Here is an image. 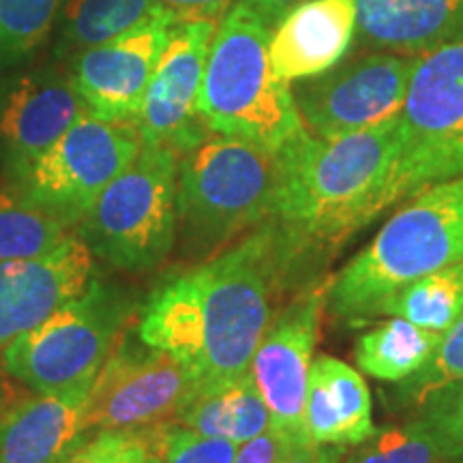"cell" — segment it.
<instances>
[{
	"mask_svg": "<svg viewBox=\"0 0 463 463\" xmlns=\"http://www.w3.org/2000/svg\"><path fill=\"white\" fill-rule=\"evenodd\" d=\"M289 258L275 225L253 232L161 283L142 309L137 335L170 352L198 384L241 378L273 320L275 283Z\"/></svg>",
	"mask_w": 463,
	"mask_h": 463,
	"instance_id": "6da1fadb",
	"label": "cell"
},
{
	"mask_svg": "<svg viewBox=\"0 0 463 463\" xmlns=\"http://www.w3.org/2000/svg\"><path fill=\"white\" fill-rule=\"evenodd\" d=\"M399 146L395 116L339 137H316L305 129L277 150L275 219L289 256L307 245H339L386 211Z\"/></svg>",
	"mask_w": 463,
	"mask_h": 463,
	"instance_id": "7a4b0ae2",
	"label": "cell"
},
{
	"mask_svg": "<svg viewBox=\"0 0 463 463\" xmlns=\"http://www.w3.org/2000/svg\"><path fill=\"white\" fill-rule=\"evenodd\" d=\"M463 260V176L425 187L328 286L333 316L364 322L392 294Z\"/></svg>",
	"mask_w": 463,
	"mask_h": 463,
	"instance_id": "3957f363",
	"label": "cell"
},
{
	"mask_svg": "<svg viewBox=\"0 0 463 463\" xmlns=\"http://www.w3.org/2000/svg\"><path fill=\"white\" fill-rule=\"evenodd\" d=\"M269 15L242 0L219 22L198 109L211 133L279 150L305 131L289 84L273 73Z\"/></svg>",
	"mask_w": 463,
	"mask_h": 463,
	"instance_id": "277c9868",
	"label": "cell"
},
{
	"mask_svg": "<svg viewBox=\"0 0 463 463\" xmlns=\"http://www.w3.org/2000/svg\"><path fill=\"white\" fill-rule=\"evenodd\" d=\"M277 194V150L256 142L211 133L178 159V222L200 251L275 219Z\"/></svg>",
	"mask_w": 463,
	"mask_h": 463,
	"instance_id": "5b68a950",
	"label": "cell"
},
{
	"mask_svg": "<svg viewBox=\"0 0 463 463\" xmlns=\"http://www.w3.org/2000/svg\"><path fill=\"white\" fill-rule=\"evenodd\" d=\"M178 159L170 146L142 142L140 153L82 217V241L116 269L148 270L176 236Z\"/></svg>",
	"mask_w": 463,
	"mask_h": 463,
	"instance_id": "8992f818",
	"label": "cell"
},
{
	"mask_svg": "<svg viewBox=\"0 0 463 463\" xmlns=\"http://www.w3.org/2000/svg\"><path fill=\"white\" fill-rule=\"evenodd\" d=\"M399 136L389 206L463 176V42L416 56Z\"/></svg>",
	"mask_w": 463,
	"mask_h": 463,
	"instance_id": "52a82bcc",
	"label": "cell"
},
{
	"mask_svg": "<svg viewBox=\"0 0 463 463\" xmlns=\"http://www.w3.org/2000/svg\"><path fill=\"white\" fill-rule=\"evenodd\" d=\"M120 305L99 281L3 350L9 373L42 395H89L112 350Z\"/></svg>",
	"mask_w": 463,
	"mask_h": 463,
	"instance_id": "ba28073f",
	"label": "cell"
},
{
	"mask_svg": "<svg viewBox=\"0 0 463 463\" xmlns=\"http://www.w3.org/2000/svg\"><path fill=\"white\" fill-rule=\"evenodd\" d=\"M140 148L136 118H103L89 112L42 157L20 170L22 194L69 225L80 223Z\"/></svg>",
	"mask_w": 463,
	"mask_h": 463,
	"instance_id": "9c48e42d",
	"label": "cell"
},
{
	"mask_svg": "<svg viewBox=\"0 0 463 463\" xmlns=\"http://www.w3.org/2000/svg\"><path fill=\"white\" fill-rule=\"evenodd\" d=\"M198 380L170 352L125 337L112 345L84 402V430L136 431L176 416Z\"/></svg>",
	"mask_w": 463,
	"mask_h": 463,
	"instance_id": "30bf717a",
	"label": "cell"
},
{
	"mask_svg": "<svg viewBox=\"0 0 463 463\" xmlns=\"http://www.w3.org/2000/svg\"><path fill=\"white\" fill-rule=\"evenodd\" d=\"M416 56L369 54L335 65L292 89L300 120L316 137L372 129L402 114Z\"/></svg>",
	"mask_w": 463,
	"mask_h": 463,
	"instance_id": "8fae6325",
	"label": "cell"
},
{
	"mask_svg": "<svg viewBox=\"0 0 463 463\" xmlns=\"http://www.w3.org/2000/svg\"><path fill=\"white\" fill-rule=\"evenodd\" d=\"M328 286L331 281L317 283L273 316L249 367L270 412V430L288 444L311 442L305 431V397Z\"/></svg>",
	"mask_w": 463,
	"mask_h": 463,
	"instance_id": "7c38bea8",
	"label": "cell"
},
{
	"mask_svg": "<svg viewBox=\"0 0 463 463\" xmlns=\"http://www.w3.org/2000/svg\"><path fill=\"white\" fill-rule=\"evenodd\" d=\"M217 26L219 22H189L170 28L136 118L142 142L161 144L184 155L211 136L198 101Z\"/></svg>",
	"mask_w": 463,
	"mask_h": 463,
	"instance_id": "4fadbf2b",
	"label": "cell"
},
{
	"mask_svg": "<svg viewBox=\"0 0 463 463\" xmlns=\"http://www.w3.org/2000/svg\"><path fill=\"white\" fill-rule=\"evenodd\" d=\"M92 275L90 247L75 234L45 256L0 262V352L82 297Z\"/></svg>",
	"mask_w": 463,
	"mask_h": 463,
	"instance_id": "5bb4252c",
	"label": "cell"
},
{
	"mask_svg": "<svg viewBox=\"0 0 463 463\" xmlns=\"http://www.w3.org/2000/svg\"><path fill=\"white\" fill-rule=\"evenodd\" d=\"M170 28L167 20H155L140 31L80 54L71 82L92 114L137 118Z\"/></svg>",
	"mask_w": 463,
	"mask_h": 463,
	"instance_id": "9a60e30c",
	"label": "cell"
},
{
	"mask_svg": "<svg viewBox=\"0 0 463 463\" xmlns=\"http://www.w3.org/2000/svg\"><path fill=\"white\" fill-rule=\"evenodd\" d=\"M356 34V0H307L283 14L270 31L269 58L281 82L316 78L350 50Z\"/></svg>",
	"mask_w": 463,
	"mask_h": 463,
	"instance_id": "2e32d148",
	"label": "cell"
},
{
	"mask_svg": "<svg viewBox=\"0 0 463 463\" xmlns=\"http://www.w3.org/2000/svg\"><path fill=\"white\" fill-rule=\"evenodd\" d=\"M356 31L373 48L427 54L463 42V0H356Z\"/></svg>",
	"mask_w": 463,
	"mask_h": 463,
	"instance_id": "e0dca14e",
	"label": "cell"
},
{
	"mask_svg": "<svg viewBox=\"0 0 463 463\" xmlns=\"http://www.w3.org/2000/svg\"><path fill=\"white\" fill-rule=\"evenodd\" d=\"M89 112L73 82L24 80L5 101L0 137L15 157L17 170H24Z\"/></svg>",
	"mask_w": 463,
	"mask_h": 463,
	"instance_id": "ac0fdd59",
	"label": "cell"
},
{
	"mask_svg": "<svg viewBox=\"0 0 463 463\" xmlns=\"http://www.w3.org/2000/svg\"><path fill=\"white\" fill-rule=\"evenodd\" d=\"M305 431L316 444L354 447L375 431L372 392L354 367L333 356H316L305 397Z\"/></svg>",
	"mask_w": 463,
	"mask_h": 463,
	"instance_id": "d6986e66",
	"label": "cell"
},
{
	"mask_svg": "<svg viewBox=\"0 0 463 463\" xmlns=\"http://www.w3.org/2000/svg\"><path fill=\"white\" fill-rule=\"evenodd\" d=\"M86 395H42L0 416V463H62L86 442Z\"/></svg>",
	"mask_w": 463,
	"mask_h": 463,
	"instance_id": "ffe728a7",
	"label": "cell"
},
{
	"mask_svg": "<svg viewBox=\"0 0 463 463\" xmlns=\"http://www.w3.org/2000/svg\"><path fill=\"white\" fill-rule=\"evenodd\" d=\"M174 420L211 438L245 444L270 430V412L251 372L222 384H198Z\"/></svg>",
	"mask_w": 463,
	"mask_h": 463,
	"instance_id": "44dd1931",
	"label": "cell"
},
{
	"mask_svg": "<svg viewBox=\"0 0 463 463\" xmlns=\"http://www.w3.org/2000/svg\"><path fill=\"white\" fill-rule=\"evenodd\" d=\"M442 333L422 328L403 317H389L361 335L356 341L354 361L363 373L399 384L425 367Z\"/></svg>",
	"mask_w": 463,
	"mask_h": 463,
	"instance_id": "7402d4cb",
	"label": "cell"
},
{
	"mask_svg": "<svg viewBox=\"0 0 463 463\" xmlns=\"http://www.w3.org/2000/svg\"><path fill=\"white\" fill-rule=\"evenodd\" d=\"M378 314L444 333L463 316V260L399 289Z\"/></svg>",
	"mask_w": 463,
	"mask_h": 463,
	"instance_id": "603a6c76",
	"label": "cell"
},
{
	"mask_svg": "<svg viewBox=\"0 0 463 463\" xmlns=\"http://www.w3.org/2000/svg\"><path fill=\"white\" fill-rule=\"evenodd\" d=\"M69 236L65 219L24 194L0 191V262L45 256Z\"/></svg>",
	"mask_w": 463,
	"mask_h": 463,
	"instance_id": "cb8c5ba5",
	"label": "cell"
},
{
	"mask_svg": "<svg viewBox=\"0 0 463 463\" xmlns=\"http://www.w3.org/2000/svg\"><path fill=\"white\" fill-rule=\"evenodd\" d=\"M164 20L153 0H69L65 9V39L69 48L90 50L150 22Z\"/></svg>",
	"mask_w": 463,
	"mask_h": 463,
	"instance_id": "d4e9b609",
	"label": "cell"
},
{
	"mask_svg": "<svg viewBox=\"0 0 463 463\" xmlns=\"http://www.w3.org/2000/svg\"><path fill=\"white\" fill-rule=\"evenodd\" d=\"M344 463H449V459L431 431L416 419L375 430L361 444H354Z\"/></svg>",
	"mask_w": 463,
	"mask_h": 463,
	"instance_id": "484cf974",
	"label": "cell"
},
{
	"mask_svg": "<svg viewBox=\"0 0 463 463\" xmlns=\"http://www.w3.org/2000/svg\"><path fill=\"white\" fill-rule=\"evenodd\" d=\"M61 0H0V67L31 56L48 37Z\"/></svg>",
	"mask_w": 463,
	"mask_h": 463,
	"instance_id": "4316f807",
	"label": "cell"
},
{
	"mask_svg": "<svg viewBox=\"0 0 463 463\" xmlns=\"http://www.w3.org/2000/svg\"><path fill=\"white\" fill-rule=\"evenodd\" d=\"M148 453L157 455L164 463H234L239 444L225 438H211L181 422H159L146 427Z\"/></svg>",
	"mask_w": 463,
	"mask_h": 463,
	"instance_id": "83f0119b",
	"label": "cell"
},
{
	"mask_svg": "<svg viewBox=\"0 0 463 463\" xmlns=\"http://www.w3.org/2000/svg\"><path fill=\"white\" fill-rule=\"evenodd\" d=\"M455 382H463V316L442 333V339L425 367L412 378L399 382L402 384L399 399L419 408L431 392Z\"/></svg>",
	"mask_w": 463,
	"mask_h": 463,
	"instance_id": "f1b7e54d",
	"label": "cell"
},
{
	"mask_svg": "<svg viewBox=\"0 0 463 463\" xmlns=\"http://www.w3.org/2000/svg\"><path fill=\"white\" fill-rule=\"evenodd\" d=\"M419 408V420L436 438L449 463H463V382L431 392Z\"/></svg>",
	"mask_w": 463,
	"mask_h": 463,
	"instance_id": "f546056e",
	"label": "cell"
},
{
	"mask_svg": "<svg viewBox=\"0 0 463 463\" xmlns=\"http://www.w3.org/2000/svg\"><path fill=\"white\" fill-rule=\"evenodd\" d=\"M148 444L142 430L99 431L62 463H144Z\"/></svg>",
	"mask_w": 463,
	"mask_h": 463,
	"instance_id": "4dcf8cb0",
	"label": "cell"
},
{
	"mask_svg": "<svg viewBox=\"0 0 463 463\" xmlns=\"http://www.w3.org/2000/svg\"><path fill=\"white\" fill-rule=\"evenodd\" d=\"M159 15L172 26L189 22H222L236 0H153Z\"/></svg>",
	"mask_w": 463,
	"mask_h": 463,
	"instance_id": "1f68e13d",
	"label": "cell"
},
{
	"mask_svg": "<svg viewBox=\"0 0 463 463\" xmlns=\"http://www.w3.org/2000/svg\"><path fill=\"white\" fill-rule=\"evenodd\" d=\"M283 439L275 430H266L258 438L241 444L234 463H279L283 453Z\"/></svg>",
	"mask_w": 463,
	"mask_h": 463,
	"instance_id": "d6a6232c",
	"label": "cell"
},
{
	"mask_svg": "<svg viewBox=\"0 0 463 463\" xmlns=\"http://www.w3.org/2000/svg\"><path fill=\"white\" fill-rule=\"evenodd\" d=\"M279 463H344V457L339 447L316 442H286Z\"/></svg>",
	"mask_w": 463,
	"mask_h": 463,
	"instance_id": "836d02e7",
	"label": "cell"
},
{
	"mask_svg": "<svg viewBox=\"0 0 463 463\" xmlns=\"http://www.w3.org/2000/svg\"><path fill=\"white\" fill-rule=\"evenodd\" d=\"M245 3L253 5V7L270 17V15H283L286 11H289V7H294L298 0H245Z\"/></svg>",
	"mask_w": 463,
	"mask_h": 463,
	"instance_id": "e575fe53",
	"label": "cell"
},
{
	"mask_svg": "<svg viewBox=\"0 0 463 463\" xmlns=\"http://www.w3.org/2000/svg\"><path fill=\"white\" fill-rule=\"evenodd\" d=\"M144 463H164V461H161V459H159V457H157V455H153V453H148V457H146V459H144Z\"/></svg>",
	"mask_w": 463,
	"mask_h": 463,
	"instance_id": "d590c367",
	"label": "cell"
}]
</instances>
